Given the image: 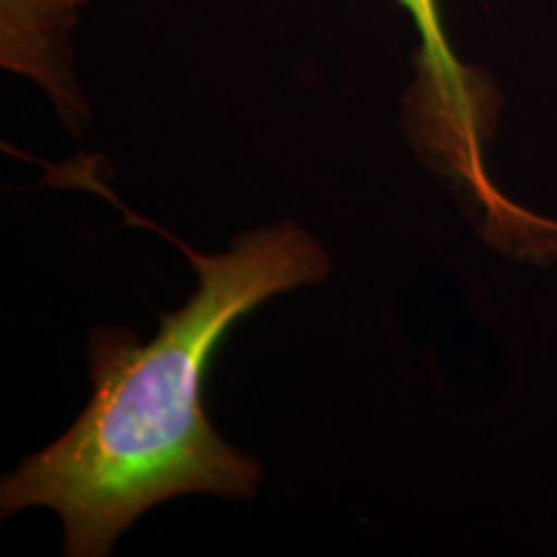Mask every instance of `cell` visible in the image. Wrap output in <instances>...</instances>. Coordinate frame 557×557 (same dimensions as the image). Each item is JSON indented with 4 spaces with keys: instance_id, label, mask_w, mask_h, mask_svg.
Returning <instances> with one entry per match:
<instances>
[{
    "instance_id": "obj_1",
    "label": "cell",
    "mask_w": 557,
    "mask_h": 557,
    "mask_svg": "<svg viewBox=\"0 0 557 557\" xmlns=\"http://www.w3.org/2000/svg\"><path fill=\"white\" fill-rule=\"evenodd\" d=\"M199 287L158 336L99 331L90 341L94 398L65 436L5 478L3 513L45 506L60 513L65 553L107 555L148 508L184 493L248 498L261 480L256 459L222 442L201 387L230 325L269 297L329 274V256L297 225L235 238L220 256L191 253Z\"/></svg>"
},
{
    "instance_id": "obj_2",
    "label": "cell",
    "mask_w": 557,
    "mask_h": 557,
    "mask_svg": "<svg viewBox=\"0 0 557 557\" xmlns=\"http://www.w3.org/2000/svg\"><path fill=\"white\" fill-rule=\"evenodd\" d=\"M88 0H0V62L39 83L70 124L86 116L70 34Z\"/></svg>"
},
{
    "instance_id": "obj_3",
    "label": "cell",
    "mask_w": 557,
    "mask_h": 557,
    "mask_svg": "<svg viewBox=\"0 0 557 557\" xmlns=\"http://www.w3.org/2000/svg\"><path fill=\"white\" fill-rule=\"evenodd\" d=\"M421 34V73H418V111L426 124L442 129H468L475 124L478 94L470 75L451 52L436 0H398Z\"/></svg>"
}]
</instances>
